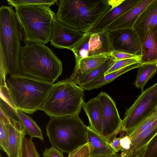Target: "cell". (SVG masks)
<instances>
[{
  "mask_svg": "<svg viewBox=\"0 0 157 157\" xmlns=\"http://www.w3.org/2000/svg\"><path fill=\"white\" fill-rule=\"evenodd\" d=\"M110 53L101 54L82 58L75 62L73 72L69 80L77 84L78 81L103 63L112 59Z\"/></svg>",
  "mask_w": 157,
  "mask_h": 157,
  "instance_id": "5bb4252c",
  "label": "cell"
},
{
  "mask_svg": "<svg viewBox=\"0 0 157 157\" xmlns=\"http://www.w3.org/2000/svg\"><path fill=\"white\" fill-rule=\"evenodd\" d=\"M68 157H90L88 143L69 153Z\"/></svg>",
  "mask_w": 157,
  "mask_h": 157,
  "instance_id": "d6a6232c",
  "label": "cell"
},
{
  "mask_svg": "<svg viewBox=\"0 0 157 157\" xmlns=\"http://www.w3.org/2000/svg\"><path fill=\"white\" fill-rule=\"evenodd\" d=\"M8 4L15 8L23 6L44 5L50 7L57 1L56 0H7Z\"/></svg>",
  "mask_w": 157,
  "mask_h": 157,
  "instance_id": "f1b7e54d",
  "label": "cell"
},
{
  "mask_svg": "<svg viewBox=\"0 0 157 157\" xmlns=\"http://www.w3.org/2000/svg\"><path fill=\"white\" fill-rule=\"evenodd\" d=\"M17 112L26 134L31 139L36 138L44 141L42 131L35 122L24 112L19 110Z\"/></svg>",
  "mask_w": 157,
  "mask_h": 157,
  "instance_id": "cb8c5ba5",
  "label": "cell"
},
{
  "mask_svg": "<svg viewBox=\"0 0 157 157\" xmlns=\"http://www.w3.org/2000/svg\"><path fill=\"white\" fill-rule=\"evenodd\" d=\"M157 72V63H146L141 64L135 82L136 87L140 88L141 92H143L146 83Z\"/></svg>",
  "mask_w": 157,
  "mask_h": 157,
  "instance_id": "603a6c76",
  "label": "cell"
},
{
  "mask_svg": "<svg viewBox=\"0 0 157 157\" xmlns=\"http://www.w3.org/2000/svg\"><path fill=\"white\" fill-rule=\"evenodd\" d=\"M141 157H157V133L147 145Z\"/></svg>",
  "mask_w": 157,
  "mask_h": 157,
  "instance_id": "1f68e13d",
  "label": "cell"
},
{
  "mask_svg": "<svg viewBox=\"0 0 157 157\" xmlns=\"http://www.w3.org/2000/svg\"><path fill=\"white\" fill-rule=\"evenodd\" d=\"M153 0H142L139 3L124 14L104 30L109 32L117 29H132L140 15Z\"/></svg>",
  "mask_w": 157,
  "mask_h": 157,
  "instance_id": "2e32d148",
  "label": "cell"
},
{
  "mask_svg": "<svg viewBox=\"0 0 157 157\" xmlns=\"http://www.w3.org/2000/svg\"><path fill=\"white\" fill-rule=\"evenodd\" d=\"M116 61V60L112 58L105 62L81 79L77 84L79 86L101 78Z\"/></svg>",
  "mask_w": 157,
  "mask_h": 157,
  "instance_id": "d4e9b609",
  "label": "cell"
},
{
  "mask_svg": "<svg viewBox=\"0 0 157 157\" xmlns=\"http://www.w3.org/2000/svg\"><path fill=\"white\" fill-rule=\"evenodd\" d=\"M46 129L52 146L63 152L69 154L88 143V127L78 114L51 117Z\"/></svg>",
  "mask_w": 157,
  "mask_h": 157,
  "instance_id": "5b68a950",
  "label": "cell"
},
{
  "mask_svg": "<svg viewBox=\"0 0 157 157\" xmlns=\"http://www.w3.org/2000/svg\"><path fill=\"white\" fill-rule=\"evenodd\" d=\"M0 157H2L1 155H0Z\"/></svg>",
  "mask_w": 157,
  "mask_h": 157,
  "instance_id": "ab89813d",
  "label": "cell"
},
{
  "mask_svg": "<svg viewBox=\"0 0 157 157\" xmlns=\"http://www.w3.org/2000/svg\"><path fill=\"white\" fill-rule=\"evenodd\" d=\"M109 32L113 50L141 56V43L132 29H119Z\"/></svg>",
  "mask_w": 157,
  "mask_h": 157,
  "instance_id": "7c38bea8",
  "label": "cell"
},
{
  "mask_svg": "<svg viewBox=\"0 0 157 157\" xmlns=\"http://www.w3.org/2000/svg\"><path fill=\"white\" fill-rule=\"evenodd\" d=\"M0 110L8 119L10 123L16 126H22L17 110L4 98L0 97Z\"/></svg>",
  "mask_w": 157,
  "mask_h": 157,
  "instance_id": "484cf974",
  "label": "cell"
},
{
  "mask_svg": "<svg viewBox=\"0 0 157 157\" xmlns=\"http://www.w3.org/2000/svg\"><path fill=\"white\" fill-rule=\"evenodd\" d=\"M25 44L21 48L20 57V68L22 75L53 84L62 73L61 61L45 44Z\"/></svg>",
  "mask_w": 157,
  "mask_h": 157,
  "instance_id": "3957f363",
  "label": "cell"
},
{
  "mask_svg": "<svg viewBox=\"0 0 157 157\" xmlns=\"http://www.w3.org/2000/svg\"><path fill=\"white\" fill-rule=\"evenodd\" d=\"M140 65L141 64L140 63L132 64L104 75L101 78L95 80L79 86L83 90H88L100 88L103 85L110 83L123 74L132 69L139 68Z\"/></svg>",
  "mask_w": 157,
  "mask_h": 157,
  "instance_id": "7402d4cb",
  "label": "cell"
},
{
  "mask_svg": "<svg viewBox=\"0 0 157 157\" xmlns=\"http://www.w3.org/2000/svg\"><path fill=\"white\" fill-rule=\"evenodd\" d=\"M19 157H40L32 139L24 137Z\"/></svg>",
  "mask_w": 157,
  "mask_h": 157,
  "instance_id": "4316f807",
  "label": "cell"
},
{
  "mask_svg": "<svg viewBox=\"0 0 157 157\" xmlns=\"http://www.w3.org/2000/svg\"><path fill=\"white\" fill-rule=\"evenodd\" d=\"M157 26L147 35L142 45L141 56L140 63H157Z\"/></svg>",
  "mask_w": 157,
  "mask_h": 157,
  "instance_id": "ffe728a7",
  "label": "cell"
},
{
  "mask_svg": "<svg viewBox=\"0 0 157 157\" xmlns=\"http://www.w3.org/2000/svg\"><path fill=\"white\" fill-rule=\"evenodd\" d=\"M12 6L0 7V85L7 83L6 75H22L20 57L22 47L20 41L23 34Z\"/></svg>",
  "mask_w": 157,
  "mask_h": 157,
  "instance_id": "6da1fadb",
  "label": "cell"
},
{
  "mask_svg": "<svg viewBox=\"0 0 157 157\" xmlns=\"http://www.w3.org/2000/svg\"><path fill=\"white\" fill-rule=\"evenodd\" d=\"M157 133V120L149 128L130 139V148L120 154L122 157H141L147 145Z\"/></svg>",
  "mask_w": 157,
  "mask_h": 157,
  "instance_id": "e0dca14e",
  "label": "cell"
},
{
  "mask_svg": "<svg viewBox=\"0 0 157 157\" xmlns=\"http://www.w3.org/2000/svg\"><path fill=\"white\" fill-rule=\"evenodd\" d=\"M157 26V0H153L139 16L132 29L138 36L141 45L148 32Z\"/></svg>",
  "mask_w": 157,
  "mask_h": 157,
  "instance_id": "4fadbf2b",
  "label": "cell"
},
{
  "mask_svg": "<svg viewBox=\"0 0 157 157\" xmlns=\"http://www.w3.org/2000/svg\"><path fill=\"white\" fill-rule=\"evenodd\" d=\"M141 1L124 0L117 6L112 8L103 16L87 33L93 34L103 30L111 24Z\"/></svg>",
  "mask_w": 157,
  "mask_h": 157,
  "instance_id": "9a60e30c",
  "label": "cell"
},
{
  "mask_svg": "<svg viewBox=\"0 0 157 157\" xmlns=\"http://www.w3.org/2000/svg\"><path fill=\"white\" fill-rule=\"evenodd\" d=\"M44 5L23 6L15 8L23 34V41L45 44L50 41L55 14Z\"/></svg>",
  "mask_w": 157,
  "mask_h": 157,
  "instance_id": "8992f818",
  "label": "cell"
},
{
  "mask_svg": "<svg viewBox=\"0 0 157 157\" xmlns=\"http://www.w3.org/2000/svg\"><path fill=\"white\" fill-rule=\"evenodd\" d=\"M122 152L128 150L131 145V140L129 136L124 135L121 136L120 140Z\"/></svg>",
  "mask_w": 157,
  "mask_h": 157,
  "instance_id": "d590c367",
  "label": "cell"
},
{
  "mask_svg": "<svg viewBox=\"0 0 157 157\" xmlns=\"http://www.w3.org/2000/svg\"><path fill=\"white\" fill-rule=\"evenodd\" d=\"M84 96V90L67 78L54 84L43 111L50 117L79 115Z\"/></svg>",
  "mask_w": 157,
  "mask_h": 157,
  "instance_id": "52a82bcc",
  "label": "cell"
},
{
  "mask_svg": "<svg viewBox=\"0 0 157 157\" xmlns=\"http://www.w3.org/2000/svg\"><path fill=\"white\" fill-rule=\"evenodd\" d=\"M7 82L16 109L29 114L43 110L54 85L23 75H10Z\"/></svg>",
  "mask_w": 157,
  "mask_h": 157,
  "instance_id": "277c9868",
  "label": "cell"
},
{
  "mask_svg": "<svg viewBox=\"0 0 157 157\" xmlns=\"http://www.w3.org/2000/svg\"><path fill=\"white\" fill-rule=\"evenodd\" d=\"M82 33L57 21H53L50 41L57 48H66L71 51L83 38Z\"/></svg>",
  "mask_w": 157,
  "mask_h": 157,
  "instance_id": "8fae6325",
  "label": "cell"
},
{
  "mask_svg": "<svg viewBox=\"0 0 157 157\" xmlns=\"http://www.w3.org/2000/svg\"><path fill=\"white\" fill-rule=\"evenodd\" d=\"M157 109V82L141 93L125 111L121 132L128 133Z\"/></svg>",
  "mask_w": 157,
  "mask_h": 157,
  "instance_id": "ba28073f",
  "label": "cell"
},
{
  "mask_svg": "<svg viewBox=\"0 0 157 157\" xmlns=\"http://www.w3.org/2000/svg\"><path fill=\"white\" fill-rule=\"evenodd\" d=\"M124 0H61L55 19L83 33H87L112 8Z\"/></svg>",
  "mask_w": 157,
  "mask_h": 157,
  "instance_id": "7a4b0ae2",
  "label": "cell"
},
{
  "mask_svg": "<svg viewBox=\"0 0 157 157\" xmlns=\"http://www.w3.org/2000/svg\"><path fill=\"white\" fill-rule=\"evenodd\" d=\"M43 157H64L63 152L55 147L52 146L46 148L43 152Z\"/></svg>",
  "mask_w": 157,
  "mask_h": 157,
  "instance_id": "e575fe53",
  "label": "cell"
},
{
  "mask_svg": "<svg viewBox=\"0 0 157 157\" xmlns=\"http://www.w3.org/2000/svg\"><path fill=\"white\" fill-rule=\"evenodd\" d=\"M121 137L114 138L109 143L116 153L121 151V147L120 144Z\"/></svg>",
  "mask_w": 157,
  "mask_h": 157,
  "instance_id": "8d00e7d4",
  "label": "cell"
},
{
  "mask_svg": "<svg viewBox=\"0 0 157 157\" xmlns=\"http://www.w3.org/2000/svg\"><path fill=\"white\" fill-rule=\"evenodd\" d=\"M141 57L116 60L114 64L105 73V75L129 65L140 63Z\"/></svg>",
  "mask_w": 157,
  "mask_h": 157,
  "instance_id": "4dcf8cb0",
  "label": "cell"
},
{
  "mask_svg": "<svg viewBox=\"0 0 157 157\" xmlns=\"http://www.w3.org/2000/svg\"><path fill=\"white\" fill-rule=\"evenodd\" d=\"M0 150L9 155L8 131L7 124L0 119Z\"/></svg>",
  "mask_w": 157,
  "mask_h": 157,
  "instance_id": "f546056e",
  "label": "cell"
},
{
  "mask_svg": "<svg viewBox=\"0 0 157 157\" xmlns=\"http://www.w3.org/2000/svg\"><path fill=\"white\" fill-rule=\"evenodd\" d=\"M87 139L90 157H105L116 153L109 143L88 126Z\"/></svg>",
  "mask_w": 157,
  "mask_h": 157,
  "instance_id": "d6986e66",
  "label": "cell"
},
{
  "mask_svg": "<svg viewBox=\"0 0 157 157\" xmlns=\"http://www.w3.org/2000/svg\"><path fill=\"white\" fill-rule=\"evenodd\" d=\"M82 107L90 123L89 127L101 137L102 117L100 102L96 97L84 102Z\"/></svg>",
  "mask_w": 157,
  "mask_h": 157,
  "instance_id": "ac0fdd59",
  "label": "cell"
},
{
  "mask_svg": "<svg viewBox=\"0 0 157 157\" xmlns=\"http://www.w3.org/2000/svg\"><path fill=\"white\" fill-rule=\"evenodd\" d=\"M8 131V157H19L22 142L26 135L22 126L7 124Z\"/></svg>",
  "mask_w": 157,
  "mask_h": 157,
  "instance_id": "44dd1931",
  "label": "cell"
},
{
  "mask_svg": "<svg viewBox=\"0 0 157 157\" xmlns=\"http://www.w3.org/2000/svg\"><path fill=\"white\" fill-rule=\"evenodd\" d=\"M100 101L102 117L101 137L109 143L121 132L122 120L119 115L115 102L104 92L96 97Z\"/></svg>",
  "mask_w": 157,
  "mask_h": 157,
  "instance_id": "30bf717a",
  "label": "cell"
},
{
  "mask_svg": "<svg viewBox=\"0 0 157 157\" xmlns=\"http://www.w3.org/2000/svg\"></svg>",
  "mask_w": 157,
  "mask_h": 157,
  "instance_id": "f35d334b",
  "label": "cell"
},
{
  "mask_svg": "<svg viewBox=\"0 0 157 157\" xmlns=\"http://www.w3.org/2000/svg\"><path fill=\"white\" fill-rule=\"evenodd\" d=\"M157 120V109L151 115L142 121L136 128L125 135L130 139L136 136L141 132L151 127Z\"/></svg>",
  "mask_w": 157,
  "mask_h": 157,
  "instance_id": "83f0119b",
  "label": "cell"
},
{
  "mask_svg": "<svg viewBox=\"0 0 157 157\" xmlns=\"http://www.w3.org/2000/svg\"><path fill=\"white\" fill-rule=\"evenodd\" d=\"M113 51L109 32L104 30L93 34L86 33L81 41L72 50L75 62L89 56L110 53Z\"/></svg>",
  "mask_w": 157,
  "mask_h": 157,
  "instance_id": "9c48e42d",
  "label": "cell"
},
{
  "mask_svg": "<svg viewBox=\"0 0 157 157\" xmlns=\"http://www.w3.org/2000/svg\"><path fill=\"white\" fill-rule=\"evenodd\" d=\"M110 55L111 57L116 60L141 57L126 52L115 50L112 51Z\"/></svg>",
  "mask_w": 157,
  "mask_h": 157,
  "instance_id": "836d02e7",
  "label": "cell"
},
{
  "mask_svg": "<svg viewBox=\"0 0 157 157\" xmlns=\"http://www.w3.org/2000/svg\"><path fill=\"white\" fill-rule=\"evenodd\" d=\"M105 157H122L120 154L116 153L115 154H113L111 155Z\"/></svg>",
  "mask_w": 157,
  "mask_h": 157,
  "instance_id": "74e56055",
  "label": "cell"
}]
</instances>
